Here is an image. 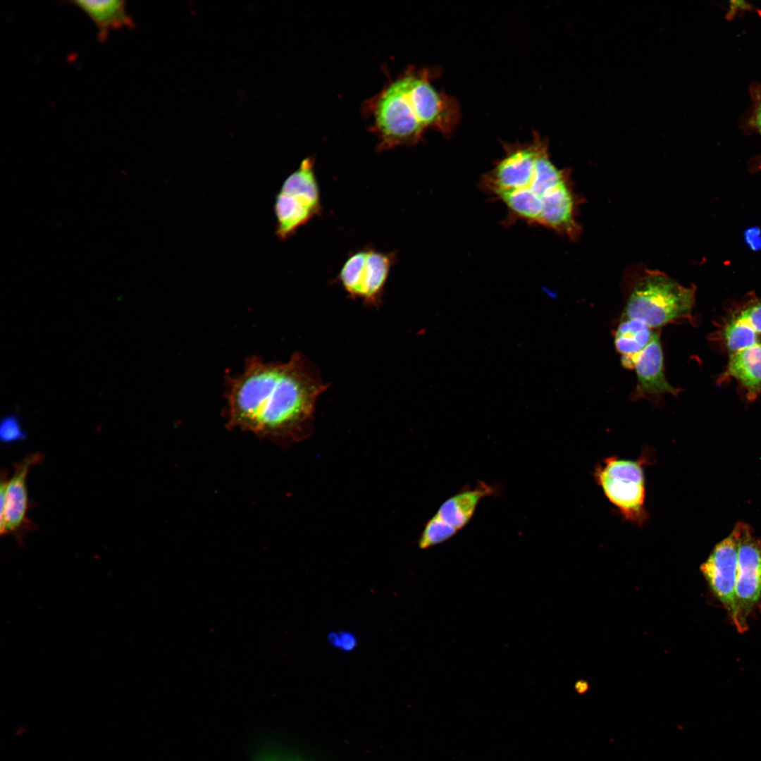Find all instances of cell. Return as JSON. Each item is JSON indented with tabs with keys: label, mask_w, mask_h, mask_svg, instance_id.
<instances>
[{
	"label": "cell",
	"mask_w": 761,
	"mask_h": 761,
	"mask_svg": "<svg viewBox=\"0 0 761 761\" xmlns=\"http://www.w3.org/2000/svg\"><path fill=\"white\" fill-rule=\"evenodd\" d=\"M328 388L299 352L284 363L252 357L242 372L226 377V427L278 441L304 439L316 400Z\"/></svg>",
	"instance_id": "obj_1"
},
{
	"label": "cell",
	"mask_w": 761,
	"mask_h": 761,
	"mask_svg": "<svg viewBox=\"0 0 761 761\" xmlns=\"http://www.w3.org/2000/svg\"><path fill=\"white\" fill-rule=\"evenodd\" d=\"M503 147L504 155L483 175L479 185L505 206L507 224L523 221L576 240L581 234L578 199L569 171L551 161L547 141L534 132L531 142Z\"/></svg>",
	"instance_id": "obj_2"
},
{
	"label": "cell",
	"mask_w": 761,
	"mask_h": 761,
	"mask_svg": "<svg viewBox=\"0 0 761 761\" xmlns=\"http://www.w3.org/2000/svg\"><path fill=\"white\" fill-rule=\"evenodd\" d=\"M438 74L433 68L410 66L389 76L380 92L363 103L361 112L370 120L377 151L415 145L428 129L445 135L455 129L460 106L454 97L433 87Z\"/></svg>",
	"instance_id": "obj_3"
},
{
	"label": "cell",
	"mask_w": 761,
	"mask_h": 761,
	"mask_svg": "<svg viewBox=\"0 0 761 761\" xmlns=\"http://www.w3.org/2000/svg\"><path fill=\"white\" fill-rule=\"evenodd\" d=\"M710 340L726 355L722 381L734 380L748 401L761 395V297L733 303L716 321Z\"/></svg>",
	"instance_id": "obj_4"
},
{
	"label": "cell",
	"mask_w": 761,
	"mask_h": 761,
	"mask_svg": "<svg viewBox=\"0 0 761 761\" xmlns=\"http://www.w3.org/2000/svg\"><path fill=\"white\" fill-rule=\"evenodd\" d=\"M695 302V287L683 286L659 271L645 270L632 285L622 316L660 328L689 318Z\"/></svg>",
	"instance_id": "obj_5"
},
{
	"label": "cell",
	"mask_w": 761,
	"mask_h": 761,
	"mask_svg": "<svg viewBox=\"0 0 761 761\" xmlns=\"http://www.w3.org/2000/svg\"><path fill=\"white\" fill-rule=\"evenodd\" d=\"M650 458L648 448L636 460L612 456L598 464L593 472L597 484L622 517L639 526L648 519L645 507L644 466L651 462Z\"/></svg>",
	"instance_id": "obj_6"
},
{
	"label": "cell",
	"mask_w": 761,
	"mask_h": 761,
	"mask_svg": "<svg viewBox=\"0 0 761 761\" xmlns=\"http://www.w3.org/2000/svg\"><path fill=\"white\" fill-rule=\"evenodd\" d=\"M276 235L280 240L292 237L301 227L321 214L320 190L315 159L304 158L297 169L283 182L274 204Z\"/></svg>",
	"instance_id": "obj_7"
},
{
	"label": "cell",
	"mask_w": 761,
	"mask_h": 761,
	"mask_svg": "<svg viewBox=\"0 0 761 761\" xmlns=\"http://www.w3.org/2000/svg\"><path fill=\"white\" fill-rule=\"evenodd\" d=\"M397 261L396 254L373 247L350 253L341 266L337 280L350 299H360L370 307L382 302L390 271Z\"/></svg>",
	"instance_id": "obj_8"
},
{
	"label": "cell",
	"mask_w": 761,
	"mask_h": 761,
	"mask_svg": "<svg viewBox=\"0 0 761 761\" xmlns=\"http://www.w3.org/2000/svg\"><path fill=\"white\" fill-rule=\"evenodd\" d=\"M731 533L738 546L733 624L743 632L748 627V617L761 596V540L744 522H738Z\"/></svg>",
	"instance_id": "obj_9"
},
{
	"label": "cell",
	"mask_w": 761,
	"mask_h": 761,
	"mask_svg": "<svg viewBox=\"0 0 761 761\" xmlns=\"http://www.w3.org/2000/svg\"><path fill=\"white\" fill-rule=\"evenodd\" d=\"M738 546L731 533L715 545L700 571L710 589L724 605L732 621L735 618V586Z\"/></svg>",
	"instance_id": "obj_10"
},
{
	"label": "cell",
	"mask_w": 761,
	"mask_h": 761,
	"mask_svg": "<svg viewBox=\"0 0 761 761\" xmlns=\"http://www.w3.org/2000/svg\"><path fill=\"white\" fill-rule=\"evenodd\" d=\"M637 385L634 396L659 397L667 394L677 395L678 390L667 380L664 373V355L658 333L636 358Z\"/></svg>",
	"instance_id": "obj_11"
},
{
	"label": "cell",
	"mask_w": 761,
	"mask_h": 761,
	"mask_svg": "<svg viewBox=\"0 0 761 761\" xmlns=\"http://www.w3.org/2000/svg\"><path fill=\"white\" fill-rule=\"evenodd\" d=\"M41 458L39 454H33L16 465L14 475L7 484L4 507L0 510L1 535L18 533L26 525L28 510L26 478L30 467Z\"/></svg>",
	"instance_id": "obj_12"
},
{
	"label": "cell",
	"mask_w": 761,
	"mask_h": 761,
	"mask_svg": "<svg viewBox=\"0 0 761 761\" xmlns=\"http://www.w3.org/2000/svg\"><path fill=\"white\" fill-rule=\"evenodd\" d=\"M70 3L85 13L97 29V39L104 42L111 30L135 27L123 0H76Z\"/></svg>",
	"instance_id": "obj_13"
},
{
	"label": "cell",
	"mask_w": 761,
	"mask_h": 761,
	"mask_svg": "<svg viewBox=\"0 0 761 761\" xmlns=\"http://www.w3.org/2000/svg\"><path fill=\"white\" fill-rule=\"evenodd\" d=\"M656 332L644 322L621 316L614 332V346L621 355V364L633 368L637 356L647 347Z\"/></svg>",
	"instance_id": "obj_14"
},
{
	"label": "cell",
	"mask_w": 761,
	"mask_h": 761,
	"mask_svg": "<svg viewBox=\"0 0 761 761\" xmlns=\"http://www.w3.org/2000/svg\"><path fill=\"white\" fill-rule=\"evenodd\" d=\"M492 488L481 485L474 490L460 492L446 500L436 512L441 519L457 530L471 519L479 501L492 494Z\"/></svg>",
	"instance_id": "obj_15"
},
{
	"label": "cell",
	"mask_w": 761,
	"mask_h": 761,
	"mask_svg": "<svg viewBox=\"0 0 761 761\" xmlns=\"http://www.w3.org/2000/svg\"><path fill=\"white\" fill-rule=\"evenodd\" d=\"M457 531L435 514L426 524L419 540V547L426 549L443 543L455 535Z\"/></svg>",
	"instance_id": "obj_16"
},
{
	"label": "cell",
	"mask_w": 761,
	"mask_h": 761,
	"mask_svg": "<svg viewBox=\"0 0 761 761\" xmlns=\"http://www.w3.org/2000/svg\"><path fill=\"white\" fill-rule=\"evenodd\" d=\"M749 92L750 104L741 120V125L745 131L761 136V82L751 84Z\"/></svg>",
	"instance_id": "obj_17"
},
{
	"label": "cell",
	"mask_w": 761,
	"mask_h": 761,
	"mask_svg": "<svg viewBox=\"0 0 761 761\" xmlns=\"http://www.w3.org/2000/svg\"><path fill=\"white\" fill-rule=\"evenodd\" d=\"M26 434L19 419L14 415H8L2 419L0 425V438L4 443L23 440Z\"/></svg>",
	"instance_id": "obj_18"
},
{
	"label": "cell",
	"mask_w": 761,
	"mask_h": 761,
	"mask_svg": "<svg viewBox=\"0 0 761 761\" xmlns=\"http://www.w3.org/2000/svg\"><path fill=\"white\" fill-rule=\"evenodd\" d=\"M264 761H326L321 757H316L309 753L296 749L279 748L269 755Z\"/></svg>",
	"instance_id": "obj_19"
},
{
	"label": "cell",
	"mask_w": 761,
	"mask_h": 761,
	"mask_svg": "<svg viewBox=\"0 0 761 761\" xmlns=\"http://www.w3.org/2000/svg\"><path fill=\"white\" fill-rule=\"evenodd\" d=\"M331 638L335 645L347 650L354 648L356 643L354 636L347 633L333 634Z\"/></svg>",
	"instance_id": "obj_20"
},
{
	"label": "cell",
	"mask_w": 761,
	"mask_h": 761,
	"mask_svg": "<svg viewBox=\"0 0 761 761\" xmlns=\"http://www.w3.org/2000/svg\"><path fill=\"white\" fill-rule=\"evenodd\" d=\"M588 686L586 682H579L576 685V691L580 693H583L588 689Z\"/></svg>",
	"instance_id": "obj_21"
},
{
	"label": "cell",
	"mask_w": 761,
	"mask_h": 761,
	"mask_svg": "<svg viewBox=\"0 0 761 761\" xmlns=\"http://www.w3.org/2000/svg\"><path fill=\"white\" fill-rule=\"evenodd\" d=\"M755 163H756V166H757L759 168H761V156L756 158Z\"/></svg>",
	"instance_id": "obj_22"
}]
</instances>
